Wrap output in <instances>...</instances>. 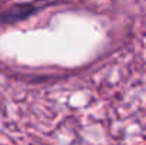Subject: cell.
Segmentation results:
<instances>
[{
  "instance_id": "cell-1",
  "label": "cell",
  "mask_w": 146,
  "mask_h": 145,
  "mask_svg": "<svg viewBox=\"0 0 146 145\" xmlns=\"http://www.w3.org/2000/svg\"><path fill=\"white\" fill-rule=\"evenodd\" d=\"M37 6L36 4H30V3H21V4H14L10 7H6L3 10H0V23H16V21H21L30 16H33L37 11Z\"/></svg>"
}]
</instances>
